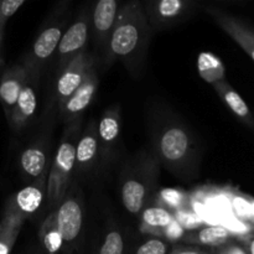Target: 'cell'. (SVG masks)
I'll list each match as a JSON object with an SVG mask.
<instances>
[{
  "instance_id": "obj_1",
  "label": "cell",
  "mask_w": 254,
  "mask_h": 254,
  "mask_svg": "<svg viewBox=\"0 0 254 254\" xmlns=\"http://www.w3.org/2000/svg\"><path fill=\"white\" fill-rule=\"evenodd\" d=\"M154 158L171 174L190 178L200 163V149L192 131L171 112L155 109L149 119Z\"/></svg>"
},
{
  "instance_id": "obj_2",
  "label": "cell",
  "mask_w": 254,
  "mask_h": 254,
  "mask_svg": "<svg viewBox=\"0 0 254 254\" xmlns=\"http://www.w3.org/2000/svg\"><path fill=\"white\" fill-rule=\"evenodd\" d=\"M150 36L151 29L141 1L133 0L122 4L107 47L109 59L123 62L129 71L136 74L144 64Z\"/></svg>"
},
{
  "instance_id": "obj_3",
  "label": "cell",
  "mask_w": 254,
  "mask_h": 254,
  "mask_svg": "<svg viewBox=\"0 0 254 254\" xmlns=\"http://www.w3.org/2000/svg\"><path fill=\"white\" fill-rule=\"evenodd\" d=\"M158 161L153 155H141L124 170L121 184V200L131 215H139L146 207L158 179Z\"/></svg>"
},
{
  "instance_id": "obj_4",
  "label": "cell",
  "mask_w": 254,
  "mask_h": 254,
  "mask_svg": "<svg viewBox=\"0 0 254 254\" xmlns=\"http://www.w3.org/2000/svg\"><path fill=\"white\" fill-rule=\"evenodd\" d=\"M79 135V122L68 124L56 151L47 176V207L57 208L68 191L72 174L76 168V146Z\"/></svg>"
},
{
  "instance_id": "obj_5",
  "label": "cell",
  "mask_w": 254,
  "mask_h": 254,
  "mask_svg": "<svg viewBox=\"0 0 254 254\" xmlns=\"http://www.w3.org/2000/svg\"><path fill=\"white\" fill-rule=\"evenodd\" d=\"M67 22L68 20H66L64 12L57 11L54 19L49 20L45 27H42L24 64L27 73L36 78L39 77V71L42 64L54 55L55 51H57L62 35L67 29Z\"/></svg>"
},
{
  "instance_id": "obj_6",
  "label": "cell",
  "mask_w": 254,
  "mask_h": 254,
  "mask_svg": "<svg viewBox=\"0 0 254 254\" xmlns=\"http://www.w3.org/2000/svg\"><path fill=\"white\" fill-rule=\"evenodd\" d=\"M151 31L174 27L195 14L197 2L192 0H153L141 2Z\"/></svg>"
},
{
  "instance_id": "obj_7",
  "label": "cell",
  "mask_w": 254,
  "mask_h": 254,
  "mask_svg": "<svg viewBox=\"0 0 254 254\" xmlns=\"http://www.w3.org/2000/svg\"><path fill=\"white\" fill-rule=\"evenodd\" d=\"M55 212L57 227L62 237V248L67 254L76 250L83 231V206L81 197L72 191L64 196Z\"/></svg>"
},
{
  "instance_id": "obj_8",
  "label": "cell",
  "mask_w": 254,
  "mask_h": 254,
  "mask_svg": "<svg viewBox=\"0 0 254 254\" xmlns=\"http://www.w3.org/2000/svg\"><path fill=\"white\" fill-rule=\"evenodd\" d=\"M91 32V14L88 9L79 12L71 25H68L66 31L62 35V39L57 47L61 69L72 61L77 55L84 52L89 40Z\"/></svg>"
},
{
  "instance_id": "obj_9",
  "label": "cell",
  "mask_w": 254,
  "mask_h": 254,
  "mask_svg": "<svg viewBox=\"0 0 254 254\" xmlns=\"http://www.w3.org/2000/svg\"><path fill=\"white\" fill-rule=\"evenodd\" d=\"M91 67H93V60L86 52H82L62 68L56 83V98L60 108L81 86Z\"/></svg>"
},
{
  "instance_id": "obj_10",
  "label": "cell",
  "mask_w": 254,
  "mask_h": 254,
  "mask_svg": "<svg viewBox=\"0 0 254 254\" xmlns=\"http://www.w3.org/2000/svg\"><path fill=\"white\" fill-rule=\"evenodd\" d=\"M47 176H49V174H45L41 179L34 181L31 185L25 186L19 192L15 193L7 201L5 212L20 216L25 221L27 220L29 216L36 212L41 207L45 196H46Z\"/></svg>"
},
{
  "instance_id": "obj_11",
  "label": "cell",
  "mask_w": 254,
  "mask_h": 254,
  "mask_svg": "<svg viewBox=\"0 0 254 254\" xmlns=\"http://www.w3.org/2000/svg\"><path fill=\"white\" fill-rule=\"evenodd\" d=\"M97 87H98V74H97L96 68L93 66L91 67L81 86L73 92V94L60 108L61 116L64 117L67 124L79 122L82 113L88 108V106L93 101L97 93Z\"/></svg>"
},
{
  "instance_id": "obj_12",
  "label": "cell",
  "mask_w": 254,
  "mask_h": 254,
  "mask_svg": "<svg viewBox=\"0 0 254 254\" xmlns=\"http://www.w3.org/2000/svg\"><path fill=\"white\" fill-rule=\"evenodd\" d=\"M121 2L118 0H99L91 14V30L97 46L107 49L116 26Z\"/></svg>"
},
{
  "instance_id": "obj_13",
  "label": "cell",
  "mask_w": 254,
  "mask_h": 254,
  "mask_svg": "<svg viewBox=\"0 0 254 254\" xmlns=\"http://www.w3.org/2000/svg\"><path fill=\"white\" fill-rule=\"evenodd\" d=\"M205 11L215 20L216 24L230 35L254 61V30L245 21L233 15L227 14L223 10L215 6H207Z\"/></svg>"
},
{
  "instance_id": "obj_14",
  "label": "cell",
  "mask_w": 254,
  "mask_h": 254,
  "mask_svg": "<svg viewBox=\"0 0 254 254\" xmlns=\"http://www.w3.org/2000/svg\"><path fill=\"white\" fill-rule=\"evenodd\" d=\"M26 78L27 72L24 66L9 67L0 77V103L4 109L7 123L11 119L12 112Z\"/></svg>"
},
{
  "instance_id": "obj_15",
  "label": "cell",
  "mask_w": 254,
  "mask_h": 254,
  "mask_svg": "<svg viewBox=\"0 0 254 254\" xmlns=\"http://www.w3.org/2000/svg\"><path fill=\"white\" fill-rule=\"evenodd\" d=\"M99 154V139L97 123L91 121L79 135L76 146V168L79 173H87L93 168Z\"/></svg>"
},
{
  "instance_id": "obj_16",
  "label": "cell",
  "mask_w": 254,
  "mask_h": 254,
  "mask_svg": "<svg viewBox=\"0 0 254 254\" xmlns=\"http://www.w3.org/2000/svg\"><path fill=\"white\" fill-rule=\"evenodd\" d=\"M36 81V77L27 73V78L22 86L21 92L17 98L16 106H15L14 112H12L11 119L9 124L12 129H22L34 117L36 112L37 106V97L36 89H35L34 82Z\"/></svg>"
},
{
  "instance_id": "obj_17",
  "label": "cell",
  "mask_w": 254,
  "mask_h": 254,
  "mask_svg": "<svg viewBox=\"0 0 254 254\" xmlns=\"http://www.w3.org/2000/svg\"><path fill=\"white\" fill-rule=\"evenodd\" d=\"M97 133L99 139V149H102L104 155H107L118 141L121 133V109L118 106L104 111L97 126Z\"/></svg>"
},
{
  "instance_id": "obj_18",
  "label": "cell",
  "mask_w": 254,
  "mask_h": 254,
  "mask_svg": "<svg viewBox=\"0 0 254 254\" xmlns=\"http://www.w3.org/2000/svg\"><path fill=\"white\" fill-rule=\"evenodd\" d=\"M213 88L216 89L223 103L232 111V113L240 121H242L246 126L254 128V119L252 113H251L250 107L226 79L213 84Z\"/></svg>"
},
{
  "instance_id": "obj_19",
  "label": "cell",
  "mask_w": 254,
  "mask_h": 254,
  "mask_svg": "<svg viewBox=\"0 0 254 254\" xmlns=\"http://www.w3.org/2000/svg\"><path fill=\"white\" fill-rule=\"evenodd\" d=\"M185 242L191 245L206 246V247L217 248L232 242L233 236L225 226H203L196 231L186 233L184 237Z\"/></svg>"
},
{
  "instance_id": "obj_20",
  "label": "cell",
  "mask_w": 254,
  "mask_h": 254,
  "mask_svg": "<svg viewBox=\"0 0 254 254\" xmlns=\"http://www.w3.org/2000/svg\"><path fill=\"white\" fill-rule=\"evenodd\" d=\"M47 154L46 150L39 144L27 146L20 155V168L25 176L39 180L46 173Z\"/></svg>"
},
{
  "instance_id": "obj_21",
  "label": "cell",
  "mask_w": 254,
  "mask_h": 254,
  "mask_svg": "<svg viewBox=\"0 0 254 254\" xmlns=\"http://www.w3.org/2000/svg\"><path fill=\"white\" fill-rule=\"evenodd\" d=\"M140 231L160 238L161 231L174 220L173 212L160 205L149 206L140 213Z\"/></svg>"
},
{
  "instance_id": "obj_22",
  "label": "cell",
  "mask_w": 254,
  "mask_h": 254,
  "mask_svg": "<svg viewBox=\"0 0 254 254\" xmlns=\"http://www.w3.org/2000/svg\"><path fill=\"white\" fill-rule=\"evenodd\" d=\"M25 220L14 213H4L0 222V254H10Z\"/></svg>"
},
{
  "instance_id": "obj_23",
  "label": "cell",
  "mask_w": 254,
  "mask_h": 254,
  "mask_svg": "<svg viewBox=\"0 0 254 254\" xmlns=\"http://www.w3.org/2000/svg\"><path fill=\"white\" fill-rule=\"evenodd\" d=\"M197 69L200 76L212 86L225 79V64L216 55L211 54V52H201L198 55Z\"/></svg>"
},
{
  "instance_id": "obj_24",
  "label": "cell",
  "mask_w": 254,
  "mask_h": 254,
  "mask_svg": "<svg viewBox=\"0 0 254 254\" xmlns=\"http://www.w3.org/2000/svg\"><path fill=\"white\" fill-rule=\"evenodd\" d=\"M39 237L47 254H59L62 250V237L57 227L55 210L45 218L39 231Z\"/></svg>"
},
{
  "instance_id": "obj_25",
  "label": "cell",
  "mask_w": 254,
  "mask_h": 254,
  "mask_svg": "<svg viewBox=\"0 0 254 254\" xmlns=\"http://www.w3.org/2000/svg\"><path fill=\"white\" fill-rule=\"evenodd\" d=\"M188 195L184 191L178 190V189H163L158 193V202L159 205L165 207L170 212H176V211L185 210L188 208Z\"/></svg>"
},
{
  "instance_id": "obj_26",
  "label": "cell",
  "mask_w": 254,
  "mask_h": 254,
  "mask_svg": "<svg viewBox=\"0 0 254 254\" xmlns=\"http://www.w3.org/2000/svg\"><path fill=\"white\" fill-rule=\"evenodd\" d=\"M98 254H124V241L119 231L112 230L104 236Z\"/></svg>"
},
{
  "instance_id": "obj_27",
  "label": "cell",
  "mask_w": 254,
  "mask_h": 254,
  "mask_svg": "<svg viewBox=\"0 0 254 254\" xmlns=\"http://www.w3.org/2000/svg\"><path fill=\"white\" fill-rule=\"evenodd\" d=\"M174 218L183 226V228L185 231H196L198 228H201V226L203 225V220L193 211H190L189 208L185 210L176 211L173 213Z\"/></svg>"
},
{
  "instance_id": "obj_28",
  "label": "cell",
  "mask_w": 254,
  "mask_h": 254,
  "mask_svg": "<svg viewBox=\"0 0 254 254\" xmlns=\"http://www.w3.org/2000/svg\"><path fill=\"white\" fill-rule=\"evenodd\" d=\"M168 252L169 243L159 237H153L141 243L136 248L135 254H168Z\"/></svg>"
},
{
  "instance_id": "obj_29",
  "label": "cell",
  "mask_w": 254,
  "mask_h": 254,
  "mask_svg": "<svg viewBox=\"0 0 254 254\" xmlns=\"http://www.w3.org/2000/svg\"><path fill=\"white\" fill-rule=\"evenodd\" d=\"M25 4V0H1L0 1V27H5L7 20Z\"/></svg>"
},
{
  "instance_id": "obj_30",
  "label": "cell",
  "mask_w": 254,
  "mask_h": 254,
  "mask_svg": "<svg viewBox=\"0 0 254 254\" xmlns=\"http://www.w3.org/2000/svg\"><path fill=\"white\" fill-rule=\"evenodd\" d=\"M186 235V231L184 230L183 226L174 218L163 231H161V238H165L166 242H176V241L184 240Z\"/></svg>"
},
{
  "instance_id": "obj_31",
  "label": "cell",
  "mask_w": 254,
  "mask_h": 254,
  "mask_svg": "<svg viewBox=\"0 0 254 254\" xmlns=\"http://www.w3.org/2000/svg\"><path fill=\"white\" fill-rule=\"evenodd\" d=\"M211 254H248L247 250L243 246L237 245L235 242H230L227 245H223L221 247L212 248Z\"/></svg>"
},
{
  "instance_id": "obj_32",
  "label": "cell",
  "mask_w": 254,
  "mask_h": 254,
  "mask_svg": "<svg viewBox=\"0 0 254 254\" xmlns=\"http://www.w3.org/2000/svg\"><path fill=\"white\" fill-rule=\"evenodd\" d=\"M170 254H211L205 250H200L196 247H186V246H178L171 251Z\"/></svg>"
},
{
  "instance_id": "obj_33",
  "label": "cell",
  "mask_w": 254,
  "mask_h": 254,
  "mask_svg": "<svg viewBox=\"0 0 254 254\" xmlns=\"http://www.w3.org/2000/svg\"><path fill=\"white\" fill-rule=\"evenodd\" d=\"M243 242H245L248 254H254V236H248L246 240H243Z\"/></svg>"
},
{
  "instance_id": "obj_34",
  "label": "cell",
  "mask_w": 254,
  "mask_h": 254,
  "mask_svg": "<svg viewBox=\"0 0 254 254\" xmlns=\"http://www.w3.org/2000/svg\"><path fill=\"white\" fill-rule=\"evenodd\" d=\"M250 213H251L250 221L254 225V200L250 201Z\"/></svg>"
},
{
  "instance_id": "obj_35",
  "label": "cell",
  "mask_w": 254,
  "mask_h": 254,
  "mask_svg": "<svg viewBox=\"0 0 254 254\" xmlns=\"http://www.w3.org/2000/svg\"><path fill=\"white\" fill-rule=\"evenodd\" d=\"M4 29H5V27H0V45H1V41H2V35H4Z\"/></svg>"
}]
</instances>
